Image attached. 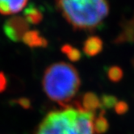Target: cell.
<instances>
[{
	"label": "cell",
	"mask_w": 134,
	"mask_h": 134,
	"mask_svg": "<svg viewBox=\"0 0 134 134\" xmlns=\"http://www.w3.org/2000/svg\"><path fill=\"white\" fill-rule=\"evenodd\" d=\"M75 108L51 111L44 117L36 134H97L94 112L84 110L78 103Z\"/></svg>",
	"instance_id": "1"
},
{
	"label": "cell",
	"mask_w": 134,
	"mask_h": 134,
	"mask_svg": "<svg viewBox=\"0 0 134 134\" xmlns=\"http://www.w3.org/2000/svg\"><path fill=\"white\" fill-rule=\"evenodd\" d=\"M81 84L79 74L74 67L65 62L52 64L43 77V88L51 100L65 107L77 94Z\"/></svg>",
	"instance_id": "2"
},
{
	"label": "cell",
	"mask_w": 134,
	"mask_h": 134,
	"mask_svg": "<svg viewBox=\"0 0 134 134\" xmlns=\"http://www.w3.org/2000/svg\"><path fill=\"white\" fill-rule=\"evenodd\" d=\"M64 18L77 30L91 31L108 16V0H57Z\"/></svg>",
	"instance_id": "3"
},
{
	"label": "cell",
	"mask_w": 134,
	"mask_h": 134,
	"mask_svg": "<svg viewBox=\"0 0 134 134\" xmlns=\"http://www.w3.org/2000/svg\"><path fill=\"white\" fill-rule=\"evenodd\" d=\"M28 29V23L23 18H12L5 25L7 35L13 41L22 40Z\"/></svg>",
	"instance_id": "4"
},
{
	"label": "cell",
	"mask_w": 134,
	"mask_h": 134,
	"mask_svg": "<svg viewBox=\"0 0 134 134\" xmlns=\"http://www.w3.org/2000/svg\"><path fill=\"white\" fill-rule=\"evenodd\" d=\"M27 0H0V13L13 15L20 12L26 6Z\"/></svg>",
	"instance_id": "5"
},
{
	"label": "cell",
	"mask_w": 134,
	"mask_h": 134,
	"mask_svg": "<svg viewBox=\"0 0 134 134\" xmlns=\"http://www.w3.org/2000/svg\"><path fill=\"white\" fill-rule=\"evenodd\" d=\"M22 41L32 48L44 47L47 44V41L36 31H27Z\"/></svg>",
	"instance_id": "6"
},
{
	"label": "cell",
	"mask_w": 134,
	"mask_h": 134,
	"mask_svg": "<svg viewBox=\"0 0 134 134\" xmlns=\"http://www.w3.org/2000/svg\"><path fill=\"white\" fill-rule=\"evenodd\" d=\"M79 106L83 108L84 110H87L89 111L94 112L96 109L102 107L101 101L97 97V95L93 93H87L82 97V103H78Z\"/></svg>",
	"instance_id": "7"
},
{
	"label": "cell",
	"mask_w": 134,
	"mask_h": 134,
	"mask_svg": "<svg viewBox=\"0 0 134 134\" xmlns=\"http://www.w3.org/2000/svg\"><path fill=\"white\" fill-rule=\"evenodd\" d=\"M102 47L103 43L99 38L96 36H91L86 41L84 44L83 51L87 56L93 57L99 54L101 52Z\"/></svg>",
	"instance_id": "8"
},
{
	"label": "cell",
	"mask_w": 134,
	"mask_h": 134,
	"mask_svg": "<svg viewBox=\"0 0 134 134\" xmlns=\"http://www.w3.org/2000/svg\"><path fill=\"white\" fill-rule=\"evenodd\" d=\"M25 18L28 24H38L42 20V15L36 8L31 7L26 10Z\"/></svg>",
	"instance_id": "9"
},
{
	"label": "cell",
	"mask_w": 134,
	"mask_h": 134,
	"mask_svg": "<svg viewBox=\"0 0 134 134\" xmlns=\"http://www.w3.org/2000/svg\"><path fill=\"white\" fill-rule=\"evenodd\" d=\"M108 124L107 119L103 116V114H100L94 120V129L96 133H103L108 130Z\"/></svg>",
	"instance_id": "10"
},
{
	"label": "cell",
	"mask_w": 134,
	"mask_h": 134,
	"mask_svg": "<svg viewBox=\"0 0 134 134\" xmlns=\"http://www.w3.org/2000/svg\"><path fill=\"white\" fill-rule=\"evenodd\" d=\"M62 52L67 55L69 59L73 62H77L81 58V53L77 49L72 47L71 45L66 44L62 47Z\"/></svg>",
	"instance_id": "11"
},
{
	"label": "cell",
	"mask_w": 134,
	"mask_h": 134,
	"mask_svg": "<svg viewBox=\"0 0 134 134\" xmlns=\"http://www.w3.org/2000/svg\"><path fill=\"white\" fill-rule=\"evenodd\" d=\"M108 77L113 82H117L122 78V70L119 67H111L108 70Z\"/></svg>",
	"instance_id": "12"
},
{
	"label": "cell",
	"mask_w": 134,
	"mask_h": 134,
	"mask_svg": "<svg viewBox=\"0 0 134 134\" xmlns=\"http://www.w3.org/2000/svg\"><path fill=\"white\" fill-rule=\"evenodd\" d=\"M7 85V80L3 72H0V93L5 91Z\"/></svg>",
	"instance_id": "13"
},
{
	"label": "cell",
	"mask_w": 134,
	"mask_h": 134,
	"mask_svg": "<svg viewBox=\"0 0 134 134\" xmlns=\"http://www.w3.org/2000/svg\"><path fill=\"white\" fill-rule=\"evenodd\" d=\"M116 109L118 113H123L124 111H126V110H127V104L123 102L118 103L116 105Z\"/></svg>",
	"instance_id": "14"
}]
</instances>
